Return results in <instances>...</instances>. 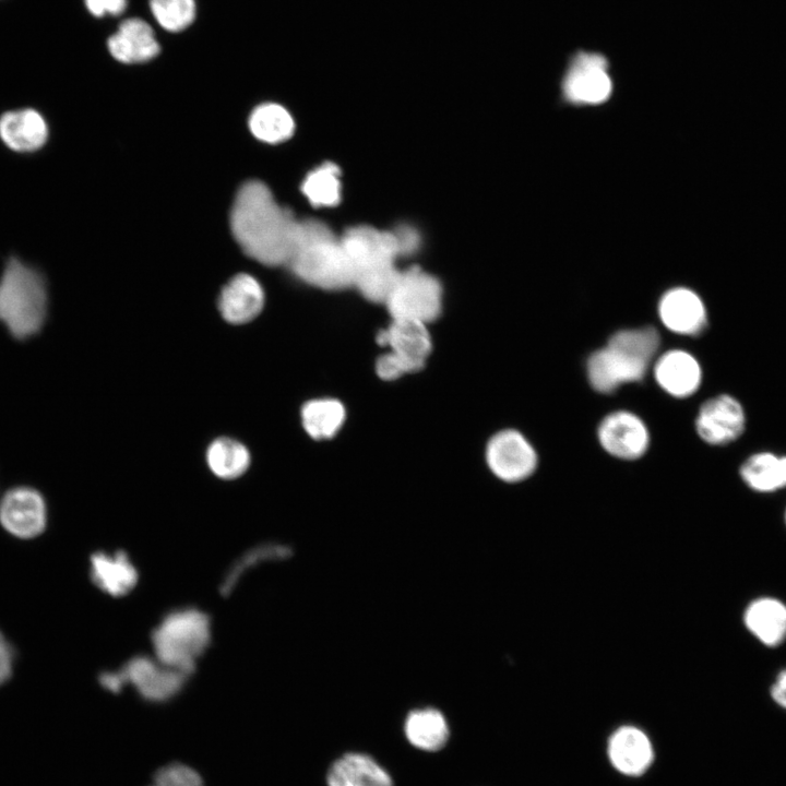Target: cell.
<instances>
[{"mask_svg": "<svg viewBox=\"0 0 786 786\" xmlns=\"http://www.w3.org/2000/svg\"><path fill=\"white\" fill-rule=\"evenodd\" d=\"M407 739L417 748L427 751L441 749L449 736V729L443 715L434 708H424L412 712L405 722Z\"/></svg>", "mask_w": 786, "mask_h": 786, "instance_id": "4316f807", "label": "cell"}, {"mask_svg": "<svg viewBox=\"0 0 786 786\" xmlns=\"http://www.w3.org/2000/svg\"><path fill=\"white\" fill-rule=\"evenodd\" d=\"M329 786H392L389 774L371 758L348 753L333 763L327 774Z\"/></svg>", "mask_w": 786, "mask_h": 786, "instance_id": "cb8c5ba5", "label": "cell"}, {"mask_svg": "<svg viewBox=\"0 0 786 786\" xmlns=\"http://www.w3.org/2000/svg\"><path fill=\"white\" fill-rule=\"evenodd\" d=\"M13 659L14 652L0 632V686L10 678Z\"/></svg>", "mask_w": 786, "mask_h": 786, "instance_id": "e575fe53", "label": "cell"}, {"mask_svg": "<svg viewBox=\"0 0 786 786\" xmlns=\"http://www.w3.org/2000/svg\"><path fill=\"white\" fill-rule=\"evenodd\" d=\"M378 342L390 354L418 371L425 366L432 349L428 325L409 320L392 319L378 334Z\"/></svg>", "mask_w": 786, "mask_h": 786, "instance_id": "9a60e30c", "label": "cell"}, {"mask_svg": "<svg viewBox=\"0 0 786 786\" xmlns=\"http://www.w3.org/2000/svg\"><path fill=\"white\" fill-rule=\"evenodd\" d=\"M397 240L400 254H410L419 246V236L417 231L408 226L398 227L393 230Z\"/></svg>", "mask_w": 786, "mask_h": 786, "instance_id": "836d02e7", "label": "cell"}, {"mask_svg": "<svg viewBox=\"0 0 786 786\" xmlns=\"http://www.w3.org/2000/svg\"><path fill=\"white\" fill-rule=\"evenodd\" d=\"M48 139V122L37 109L25 107L0 115V140L9 150L20 154L35 153Z\"/></svg>", "mask_w": 786, "mask_h": 786, "instance_id": "2e32d148", "label": "cell"}, {"mask_svg": "<svg viewBox=\"0 0 786 786\" xmlns=\"http://www.w3.org/2000/svg\"><path fill=\"white\" fill-rule=\"evenodd\" d=\"M150 9L160 27L170 33L190 26L196 12L194 0H150Z\"/></svg>", "mask_w": 786, "mask_h": 786, "instance_id": "f546056e", "label": "cell"}, {"mask_svg": "<svg viewBox=\"0 0 786 786\" xmlns=\"http://www.w3.org/2000/svg\"><path fill=\"white\" fill-rule=\"evenodd\" d=\"M485 454L490 471L501 480L510 483L528 477L537 464L533 446L520 432L512 429L492 436Z\"/></svg>", "mask_w": 786, "mask_h": 786, "instance_id": "30bf717a", "label": "cell"}, {"mask_svg": "<svg viewBox=\"0 0 786 786\" xmlns=\"http://www.w3.org/2000/svg\"><path fill=\"white\" fill-rule=\"evenodd\" d=\"M785 671H786V668H785Z\"/></svg>", "mask_w": 786, "mask_h": 786, "instance_id": "f35d334b", "label": "cell"}, {"mask_svg": "<svg viewBox=\"0 0 786 786\" xmlns=\"http://www.w3.org/2000/svg\"><path fill=\"white\" fill-rule=\"evenodd\" d=\"M658 384L676 397L692 395L700 388L702 370L699 361L681 349L665 353L655 365Z\"/></svg>", "mask_w": 786, "mask_h": 786, "instance_id": "ffe728a7", "label": "cell"}, {"mask_svg": "<svg viewBox=\"0 0 786 786\" xmlns=\"http://www.w3.org/2000/svg\"><path fill=\"white\" fill-rule=\"evenodd\" d=\"M442 286L418 267L401 271L384 306L392 319L429 324L441 313Z\"/></svg>", "mask_w": 786, "mask_h": 786, "instance_id": "8992f818", "label": "cell"}, {"mask_svg": "<svg viewBox=\"0 0 786 786\" xmlns=\"http://www.w3.org/2000/svg\"><path fill=\"white\" fill-rule=\"evenodd\" d=\"M49 317V289L41 270L15 254L0 274V324L15 342L41 334Z\"/></svg>", "mask_w": 786, "mask_h": 786, "instance_id": "7a4b0ae2", "label": "cell"}, {"mask_svg": "<svg viewBox=\"0 0 786 786\" xmlns=\"http://www.w3.org/2000/svg\"><path fill=\"white\" fill-rule=\"evenodd\" d=\"M611 766L627 777L644 775L655 760L654 745L648 735L638 726L623 725L615 729L606 748Z\"/></svg>", "mask_w": 786, "mask_h": 786, "instance_id": "7c38bea8", "label": "cell"}, {"mask_svg": "<svg viewBox=\"0 0 786 786\" xmlns=\"http://www.w3.org/2000/svg\"><path fill=\"white\" fill-rule=\"evenodd\" d=\"M598 439L609 454L623 460L640 457L648 445V432L643 421L623 410L609 414L602 420Z\"/></svg>", "mask_w": 786, "mask_h": 786, "instance_id": "5bb4252c", "label": "cell"}, {"mask_svg": "<svg viewBox=\"0 0 786 786\" xmlns=\"http://www.w3.org/2000/svg\"><path fill=\"white\" fill-rule=\"evenodd\" d=\"M122 687L132 684L141 699L165 703L177 696L190 675L166 666L156 658L135 656L117 670Z\"/></svg>", "mask_w": 786, "mask_h": 786, "instance_id": "52a82bcc", "label": "cell"}, {"mask_svg": "<svg viewBox=\"0 0 786 786\" xmlns=\"http://www.w3.org/2000/svg\"><path fill=\"white\" fill-rule=\"evenodd\" d=\"M217 305L221 315L226 322L246 324L262 311L264 291L253 276L240 273L223 287Z\"/></svg>", "mask_w": 786, "mask_h": 786, "instance_id": "ac0fdd59", "label": "cell"}, {"mask_svg": "<svg viewBox=\"0 0 786 786\" xmlns=\"http://www.w3.org/2000/svg\"><path fill=\"white\" fill-rule=\"evenodd\" d=\"M305 283L322 289L353 287L354 266L330 227L317 219L298 221L286 264Z\"/></svg>", "mask_w": 786, "mask_h": 786, "instance_id": "3957f363", "label": "cell"}, {"mask_svg": "<svg viewBox=\"0 0 786 786\" xmlns=\"http://www.w3.org/2000/svg\"><path fill=\"white\" fill-rule=\"evenodd\" d=\"M785 520H786V512H785Z\"/></svg>", "mask_w": 786, "mask_h": 786, "instance_id": "8d00e7d4", "label": "cell"}, {"mask_svg": "<svg viewBox=\"0 0 786 786\" xmlns=\"http://www.w3.org/2000/svg\"><path fill=\"white\" fill-rule=\"evenodd\" d=\"M739 475L751 490L770 493L786 487V455L760 451L740 465Z\"/></svg>", "mask_w": 786, "mask_h": 786, "instance_id": "603a6c76", "label": "cell"}, {"mask_svg": "<svg viewBox=\"0 0 786 786\" xmlns=\"http://www.w3.org/2000/svg\"><path fill=\"white\" fill-rule=\"evenodd\" d=\"M607 60L600 53L579 52L563 81L565 97L573 103L598 104L611 93Z\"/></svg>", "mask_w": 786, "mask_h": 786, "instance_id": "8fae6325", "label": "cell"}, {"mask_svg": "<svg viewBox=\"0 0 786 786\" xmlns=\"http://www.w3.org/2000/svg\"><path fill=\"white\" fill-rule=\"evenodd\" d=\"M341 241L353 263L355 274L366 269L395 264L396 258L401 255L393 230L356 226L349 228L341 237Z\"/></svg>", "mask_w": 786, "mask_h": 786, "instance_id": "4fadbf2b", "label": "cell"}, {"mask_svg": "<svg viewBox=\"0 0 786 786\" xmlns=\"http://www.w3.org/2000/svg\"><path fill=\"white\" fill-rule=\"evenodd\" d=\"M88 12L100 17L104 15H120L127 8L128 0H84Z\"/></svg>", "mask_w": 786, "mask_h": 786, "instance_id": "d6a6232c", "label": "cell"}, {"mask_svg": "<svg viewBox=\"0 0 786 786\" xmlns=\"http://www.w3.org/2000/svg\"><path fill=\"white\" fill-rule=\"evenodd\" d=\"M300 419L305 431L315 440L334 437L343 427L346 409L343 403L333 397H318L306 402L300 409Z\"/></svg>", "mask_w": 786, "mask_h": 786, "instance_id": "d4e9b609", "label": "cell"}, {"mask_svg": "<svg viewBox=\"0 0 786 786\" xmlns=\"http://www.w3.org/2000/svg\"><path fill=\"white\" fill-rule=\"evenodd\" d=\"M90 575L93 583L115 597L129 594L136 585L139 573L124 551L95 552L91 557Z\"/></svg>", "mask_w": 786, "mask_h": 786, "instance_id": "44dd1931", "label": "cell"}, {"mask_svg": "<svg viewBox=\"0 0 786 786\" xmlns=\"http://www.w3.org/2000/svg\"><path fill=\"white\" fill-rule=\"evenodd\" d=\"M205 458L210 471L218 478L231 480L243 475L251 462L250 452L241 442L221 437L207 446Z\"/></svg>", "mask_w": 786, "mask_h": 786, "instance_id": "484cf974", "label": "cell"}, {"mask_svg": "<svg viewBox=\"0 0 786 786\" xmlns=\"http://www.w3.org/2000/svg\"><path fill=\"white\" fill-rule=\"evenodd\" d=\"M341 170L333 163H324L310 171L301 184V191L315 207H331L341 200Z\"/></svg>", "mask_w": 786, "mask_h": 786, "instance_id": "f1b7e54d", "label": "cell"}, {"mask_svg": "<svg viewBox=\"0 0 786 786\" xmlns=\"http://www.w3.org/2000/svg\"><path fill=\"white\" fill-rule=\"evenodd\" d=\"M110 55L122 63H141L154 59L160 51L153 28L140 17L123 20L108 38Z\"/></svg>", "mask_w": 786, "mask_h": 786, "instance_id": "d6986e66", "label": "cell"}, {"mask_svg": "<svg viewBox=\"0 0 786 786\" xmlns=\"http://www.w3.org/2000/svg\"><path fill=\"white\" fill-rule=\"evenodd\" d=\"M743 622L762 644L777 646L786 639V605L772 597L758 598L746 608Z\"/></svg>", "mask_w": 786, "mask_h": 786, "instance_id": "7402d4cb", "label": "cell"}, {"mask_svg": "<svg viewBox=\"0 0 786 786\" xmlns=\"http://www.w3.org/2000/svg\"><path fill=\"white\" fill-rule=\"evenodd\" d=\"M152 779L154 786H205L202 775L195 769L179 761L158 767Z\"/></svg>", "mask_w": 786, "mask_h": 786, "instance_id": "1f68e13d", "label": "cell"}, {"mask_svg": "<svg viewBox=\"0 0 786 786\" xmlns=\"http://www.w3.org/2000/svg\"><path fill=\"white\" fill-rule=\"evenodd\" d=\"M148 786H154V785L152 784V785H148Z\"/></svg>", "mask_w": 786, "mask_h": 786, "instance_id": "74e56055", "label": "cell"}, {"mask_svg": "<svg viewBox=\"0 0 786 786\" xmlns=\"http://www.w3.org/2000/svg\"><path fill=\"white\" fill-rule=\"evenodd\" d=\"M0 523L19 538H33L43 533L47 523L43 493L26 485L8 489L0 498Z\"/></svg>", "mask_w": 786, "mask_h": 786, "instance_id": "ba28073f", "label": "cell"}, {"mask_svg": "<svg viewBox=\"0 0 786 786\" xmlns=\"http://www.w3.org/2000/svg\"><path fill=\"white\" fill-rule=\"evenodd\" d=\"M287 555V549L281 546H271L265 545L258 548H254L253 550L248 551L243 555L242 558H240L235 564L231 567L229 572L227 573L223 584H222V594L227 595L235 584L237 583L238 579L242 575V573L249 569V567H252L261 561L269 560L272 558H279L282 556Z\"/></svg>", "mask_w": 786, "mask_h": 786, "instance_id": "4dcf8cb0", "label": "cell"}, {"mask_svg": "<svg viewBox=\"0 0 786 786\" xmlns=\"http://www.w3.org/2000/svg\"><path fill=\"white\" fill-rule=\"evenodd\" d=\"M662 322L670 331L696 336L707 326V313L702 299L688 288L666 293L658 306Z\"/></svg>", "mask_w": 786, "mask_h": 786, "instance_id": "e0dca14e", "label": "cell"}, {"mask_svg": "<svg viewBox=\"0 0 786 786\" xmlns=\"http://www.w3.org/2000/svg\"><path fill=\"white\" fill-rule=\"evenodd\" d=\"M659 346V335L652 326L622 330L587 360L591 385L600 393H611L620 384L640 381Z\"/></svg>", "mask_w": 786, "mask_h": 786, "instance_id": "277c9868", "label": "cell"}, {"mask_svg": "<svg viewBox=\"0 0 786 786\" xmlns=\"http://www.w3.org/2000/svg\"><path fill=\"white\" fill-rule=\"evenodd\" d=\"M746 427L745 407L729 394L706 400L695 418L699 437L711 445H726L736 441L743 434Z\"/></svg>", "mask_w": 786, "mask_h": 786, "instance_id": "9c48e42d", "label": "cell"}, {"mask_svg": "<svg viewBox=\"0 0 786 786\" xmlns=\"http://www.w3.org/2000/svg\"><path fill=\"white\" fill-rule=\"evenodd\" d=\"M773 701L786 710V671L781 670L770 690Z\"/></svg>", "mask_w": 786, "mask_h": 786, "instance_id": "d590c367", "label": "cell"}, {"mask_svg": "<svg viewBox=\"0 0 786 786\" xmlns=\"http://www.w3.org/2000/svg\"><path fill=\"white\" fill-rule=\"evenodd\" d=\"M297 222L258 180L239 188L230 211V229L237 243L247 255L267 266L287 264Z\"/></svg>", "mask_w": 786, "mask_h": 786, "instance_id": "6da1fadb", "label": "cell"}, {"mask_svg": "<svg viewBox=\"0 0 786 786\" xmlns=\"http://www.w3.org/2000/svg\"><path fill=\"white\" fill-rule=\"evenodd\" d=\"M151 640L156 659L191 676L210 645L211 620L195 608L175 610L154 629Z\"/></svg>", "mask_w": 786, "mask_h": 786, "instance_id": "5b68a950", "label": "cell"}, {"mask_svg": "<svg viewBox=\"0 0 786 786\" xmlns=\"http://www.w3.org/2000/svg\"><path fill=\"white\" fill-rule=\"evenodd\" d=\"M249 128L257 139L276 144L291 136L295 122L286 108L278 104L266 103L253 109L249 118Z\"/></svg>", "mask_w": 786, "mask_h": 786, "instance_id": "83f0119b", "label": "cell"}]
</instances>
